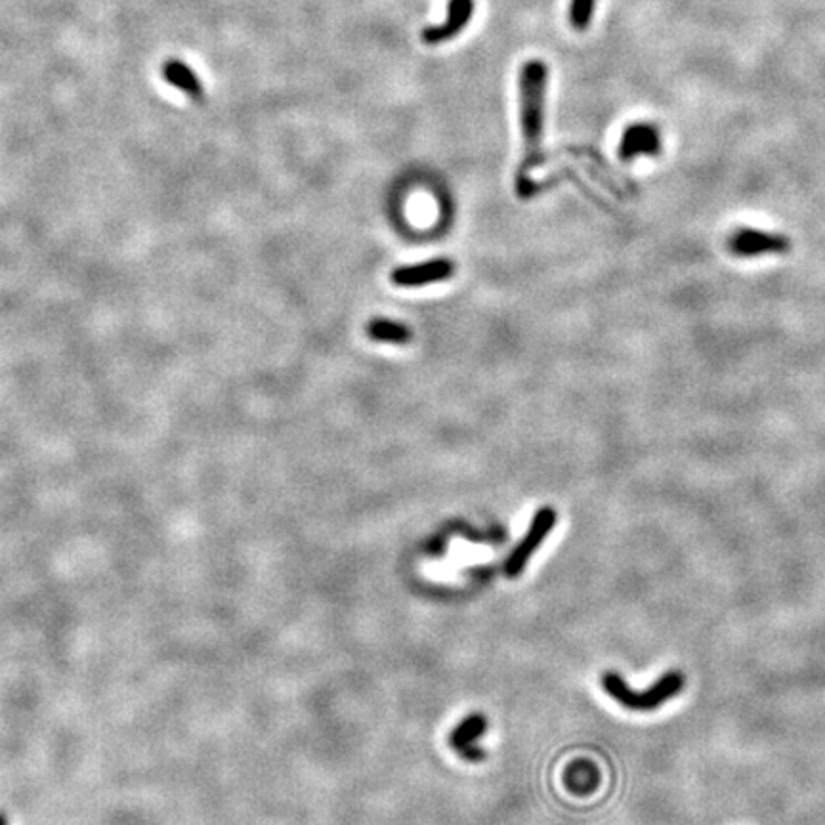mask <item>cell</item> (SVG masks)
<instances>
[{"label":"cell","instance_id":"cell-2","mask_svg":"<svg viewBox=\"0 0 825 825\" xmlns=\"http://www.w3.org/2000/svg\"><path fill=\"white\" fill-rule=\"evenodd\" d=\"M684 686H686V676L683 671H678V669L667 671L662 678H657L652 686H648L642 692L629 686L625 678L615 671H608L602 674L604 692H606L610 698H614L621 707H625L629 711H636V712L657 711L667 702L674 700L676 695L684 690Z\"/></svg>","mask_w":825,"mask_h":825},{"label":"cell","instance_id":"cell-9","mask_svg":"<svg viewBox=\"0 0 825 825\" xmlns=\"http://www.w3.org/2000/svg\"><path fill=\"white\" fill-rule=\"evenodd\" d=\"M162 77L169 84L182 90L183 94L190 96L195 102H201L205 98V88H203V84H201L199 77L195 75V71L180 60L164 62Z\"/></svg>","mask_w":825,"mask_h":825},{"label":"cell","instance_id":"cell-1","mask_svg":"<svg viewBox=\"0 0 825 825\" xmlns=\"http://www.w3.org/2000/svg\"><path fill=\"white\" fill-rule=\"evenodd\" d=\"M546 75L548 69L541 60H529L520 71V115L525 145L524 167H535L541 161Z\"/></svg>","mask_w":825,"mask_h":825},{"label":"cell","instance_id":"cell-8","mask_svg":"<svg viewBox=\"0 0 825 825\" xmlns=\"http://www.w3.org/2000/svg\"><path fill=\"white\" fill-rule=\"evenodd\" d=\"M487 728V721L482 714H470L461 724H458L451 733V745L461 753L467 761H482L484 751L478 747V740L484 736Z\"/></svg>","mask_w":825,"mask_h":825},{"label":"cell","instance_id":"cell-11","mask_svg":"<svg viewBox=\"0 0 825 825\" xmlns=\"http://www.w3.org/2000/svg\"><path fill=\"white\" fill-rule=\"evenodd\" d=\"M596 0H572L570 8V22L577 31L586 29V25L593 20Z\"/></svg>","mask_w":825,"mask_h":825},{"label":"cell","instance_id":"cell-5","mask_svg":"<svg viewBox=\"0 0 825 825\" xmlns=\"http://www.w3.org/2000/svg\"><path fill=\"white\" fill-rule=\"evenodd\" d=\"M455 271V266L447 259H437L432 262L398 268L392 271V283L398 287H423L428 283H437L449 280Z\"/></svg>","mask_w":825,"mask_h":825},{"label":"cell","instance_id":"cell-7","mask_svg":"<svg viewBox=\"0 0 825 825\" xmlns=\"http://www.w3.org/2000/svg\"><path fill=\"white\" fill-rule=\"evenodd\" d=\"M662 150V136L653 124H631L619 143L621 159H634L638 155H657Z\"/></svg>","mask_w":825,"mask_h":825},{"label":"cell","instance_id":"cell-12","mask_svg":"<svg viewBox=\"0 0 825 825\" xmlns=\"http://www.w3.org/2000/svg\"><path fill=\"white\" fill-rule=\"evenodd\" d=\"M0 825H8V820L3 814H0Z\"/></svg>","mask_w":825,"mask_h":825},{"label":"cell","instance_id":"cell-10","mask_svg":"<svg viewBox=\"0 0 825 825\" xmlns=\"http://www.w3.org/2000/svg\"><path fill=\"white\" fill-rule=\"evenodd\" d=\"M367 333L377 342H388V344H408L411 340V331L398 321L390 319H373L367 327Z\"/></svg>","mask_w":825,"mask_h":825},{"label":"cell","instance_id":"cell-3","mask_svg":"<svg viewBox=\"0 0 825 825\" xmlns=\"http://www.w3.org/2000/svg\"><path fill=\"white\" fill-rule=\"evenodd\" d=\"M555 525H556V512L548 506L541 508L534 516V520H531V525L527 529L525 537L518 543V546L515 550H512V555L505 562V574L508 577H518L524 572L527 560L537 553L539 546L543 545V541L546 539L550 531H553Z\"/></svg>","mask_w":825,"mask_h":825},{"label":"cell","instance_id":"cell-6","mask_svg":"<svg viewBox=\"0 0 825 825\" xmlns=\"http://www.w3.org/2000/svg\"><path fill=\"white\" fill-rule=\"evenodd\" d=\"M472 12H474V0H449L446 24L423 29V33H420V39H423V43L428 46H436L439 43L451 41L453 36H457L467 27V24L472 17Z\"/></svg>","mask_w":825,"mask_h":825},{"label":"cell","instance_id":"cell-4","mask_svg":"<svg viewBox=\"0 0 825 825\" xmlns=\"http://www.w3.org/2000/svg\"><path fill=\"white\" fill-rule=\"evenodd\" d=\"M728 249L740 259H753L762 254H783L791 249V241L785 235L768 233L755 228H740L730 235Z\"/></svg>","mask_w":825,"mask_h":825}]
</instances>
